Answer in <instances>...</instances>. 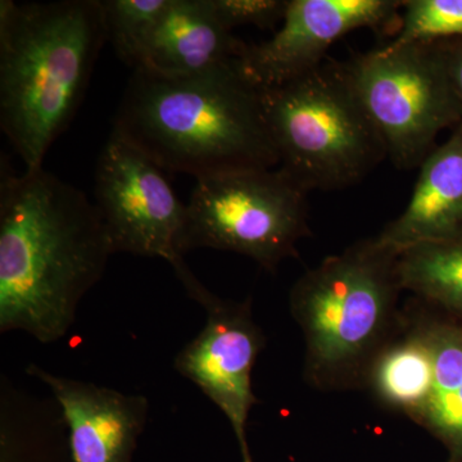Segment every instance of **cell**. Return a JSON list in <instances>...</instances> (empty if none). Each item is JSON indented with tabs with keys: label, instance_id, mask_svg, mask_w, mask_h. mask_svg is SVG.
Wrapping results in <instances>:
<instances>
[{
	"label": "cell",
	"instance_id": "6da1fadb",
	"mask_svg": "<svg viewBox=\"0 0 462 462\" xmlns=\"http://www.w3.org/2000/svg\"><path fill=\"white\" fill-rule=\"evenodd\" d=\"M0 178V333L44 345L74 325L85 294L114 254L102 216L83 191L44 169Z\"/></svg>",
	"mask_w": 462,
	"mask_h": 462
},
{
	"label": "cell",
	"instance_id": "7a4b0ae2",
	"mask_svg": "<svg viewBox=\"0 0 462 462\" xmlns=\"http://www.w3.org/2000/svg\"><path fill=\"white\" fill-rule=\"evenodd\" d=\"M112 133L163 171L197 180L279 166L260 89L239 60L175 78L134 69Z\"/></svg>",
	"mask_w": 462,
	"mask_h": 462
},
{
	"label": "cell",
	"instance_id": "3957f363",
	"mask_svg": "<svg viewBox=\"0 0 462 462\" xmlns=\"http://www.w3.org/2000/svg\"><path fill=\"white\" fill-rule=\"evenodd\" d=\"M106 42L100 0L0 2V126L26 171L74 120Z\"/></svg>",
	"mask_w": 462,
	"mask_h": 462
},
{
	"label": "cell",
	"instance_id": "277c9868",
	"mask_svg": "<svg viewBox=\"0 0 462 462\" xmlns=\"http://www.w3.org/2000/svg\"><path fill=\"white\" fill-rule=\"evenodd\" d=\"M398 254L372 236L294 282L289 307L305 339L303 376L312 388H364L374 360L402 322Z\"/></svg>",
	"mask_w": 462,
	"mask_h": 462
},
{
	"label": "cell",
	"instance_id": "5b68a950",
	"mask_svg": "<svg viewBox=\"0 0 462 462\" xmlns=\"http://www.w3.org/2000/svg\"><path fill=\"white\" fill-rule=\"evenodd\" d=\"M260 94L278 167L309 193L354 187L387 160L348 63L327 58Z\"/></svg>",
	"mask_w": 462,
	"mask_h": 462
},
{
	"label": "cell",
	"instance_id": "8992f818",
	"mask_svg": "<svg viewBox=\"0 0 462 462\" xmlns=\"http://www.w3.org/2000/svg\"><path fill=\"white\" fill-rule=\"evenodd\" d=\"M355 89L398 170L419 169L443 130L462 123L442 42H410L348 60Z\"/></svg>",
	"mask_w": 462,
	"mask_h": 462
},
{
	"label": "cell",
	"instance_id": "52a82bcc",
	"mask_svg": "<svg viewBox=\"0 0 462 462\" xmlns=\"http://www.w3.org/2000/svg\"><path fill=\"white\" fill-rule=\"evenodd\" d=\"M307 196L279 167L199 179L187 205L184 252H234L273 273L312 236Z\"/></svg>",
	"mask_w": 462,
	"mask_h": 462
},
{
	"label": "cell",
	"instance_id": "ba28073f",
	"mask_svg": "<svg viewBox=\"0 0 462 462\" xmlns=\"http://www.w3.org/2000/svg\"><path fill=\"white\" fill-rule=\"evenodd\" d=\"M187 291L206 311V325L175 358V369L193 382L229 420L243 462H254L247 442L249 412L258 402L252 372L264 346L263 330L252 312L251 298L236 302L211 293L184 257L171 264Z\"/></svg>",
	"mask_w": 462,
	"mask_h": 462
},
{
	"label": "cell",
	"instance_id": "9c48e42d",
	"mask_svg": "<svg viewBox=\"0 0 462 462\" xmlns=\"http://www.w3.org/2000/svg\"><path fill=\"white\" fill-rule=\"evenodd\" d=\"M162 169L111 133L96 169L94 205L114 254L158 257L170 264L184 257L187 205L176 197Z\"/></svg>",
	"mask_w": 462,
	"mask_h": 462
},
{
	"label": "cell",
	"instance_id": "30bf717a",
	"mask_svg": "<svg viewBox=\"0 0 462 462\" xmlns=\"http://www.w3.org/2000/svg\"><path fill=\"white\" fill-rule=\"evenodd\" d=\"M401 9L394 0H288L281 29L248 44L240 69L258 89L287 83L324 62L331 45L355 30L396 35Z\"/></svg>",
	"mask_w": 462,
	"mask_h": 462
},
{
	"label": "cell",
	"instance_id": "8fae6325",
	"mask_svg": "<svg viewBox=\"0 0 462 462\" xmlns=\"http://www.w3.org/2000/svg\"><path fill=\"white\" fill-rule=\"evenodd\" d=\"M26 373L44 383L62 409L72 462H133L148 420L147 397L63 378L38 365Z\"/></svg>",
	"mask_w": 462,
	"mask_h": 462
},
{
	"label": "cell",
	"instance_id": "7c38bea8",
	"mask_svg": "<svg viewBox=\"0 0 462 462\" xmlns=\"http://www.w3.org/2000/svg\"><path fill=\"white\" fill-rule=\"evenodd\" d=\"M247 45L221 25L209 0H170L134 69L173 78L202 74L240 60Z\"/></svg>",
	"mask_w": 462,
	"mask_h": 462
},
{
	"label": "cell",
	"instance_id": "4fadbf2b",
	"mask_svg": "<svg viewBox=\"0 0 462 462\" xmlns=\"http://www.w3.org/2000/svg\"><path fill=\"white\" fill-rule=\"evenodd\" d=\"M419 170L409 205L375 236L398 252L462 227V123Z\"/></svg>",
	"mask_w": 462,
	"mask_h": 462
},
{
	"label": "cell",
	"instance_id": "5bb4252c",
	"mask_svg": "<svg viewBox=\"0 0 462 462\" xmlns=\"http://www.w3.org/2000/svg\"><path fill=\"white\" fill-rule=\"evenodd\" d=\"M434 360L420 305L411 298L402 309V322L383 346L365 380L376 402L419 425L430 402Z\"/></svg>",
	"mask_w": 462,
	"mask_h": 462
},
{
	"label": "cell",
	"instance_id": "9a60e30c",
	"mask_svg": "<svg viewBox=\"0 0 462 462\" xmlns=\"http://www.w3.org/2000/svg\"><path fill=\"white\" fill-rule=\"evenodd\" d=\"M416 300V298H415ZM433 349V387L419 425L462 462V322L416 300Z\"/></svg>",
	"mask_w": 462,
	"mask_h": 462
},
{
	"label": "cell",
	"instance_id": "2e32d148",
	"mask_svg": "<svg viewBox=\"0 0 462 462\" xmlns=\"http://www.w3.org/2000/svg\"><path fill=\"white\" fill-rule=\"evenodd\" d=\"M398 275L403 291L462 322V227L401 251Z\"/></svg>",
	"mask_w": 462,
	"mask_h": 462
},
{
	"label": "cell",
	"instance_id": "e0dca14e",
	"mask_svg": "<svg viewBox=\"0 0 462 462\" xmlns=\"http://www.w3.org/2000/svg\"><path fill=\"white\" fill-rule=\"evenodd\" d=\"M170 0H100L107 42L126 65L135 66L149 32Z\"/></svg>",
	"mask_w": 462,
	"mask_h": 462
},
{
	"label": "cell",
	"instance_id": "ac0fdd59",
	"mask_svg": "<svg viewBox=\"0 0 462 462\" xmlns=\"http://www.w3.org/2000/svg\"><path fill=\"white\" fill-rule=\"evenodd\" d=\"M462 39V0L402 2L400 26L388 44Z\"/></svg>",
	"mask_w": 462,
	"mask_h": 462
},
{
	"label": "cell",
	"instance_id": "d6986e66",
	"mask_svg": "<svg viewBox=\"0 0 462 462\" xmlns=\"http://www.w3.org/2000/svg\"><path fill=\"white\" fill-rule=\"evenodd\" d=\"M216 18L225 29L256 26L273 29L284 20L288 0H209Z\"/></svg>",
	"mask_w": 462,
	"mask_h": 462
},
{
	"label": "cell",
	"instance_id": "ffe728a7",
	"mask_svg": "<svg viewBox=\"0 0 462 462\" xmlns=\"http://www.w3.org/2000/svg\"><path fill=\"white\" fill-rule=\"evenodd\" d=\"M447 71L451 79L452 87L462 107V39L443 41Z\"/></svg>",
	"mask_w": 462,
	"mask_h": 462
},
{
	"label": "cell",
	"instance_id": "44dd1931",
	"mask_svg": "<svg viewBox=\"0 0 462 462\" xmlns=\"http://www.w3.org/2000/svg\"><path fill=\"white\" fill-rule=\"evenodd\" d=\"M447 462H452V461H447Z\"/></svg>",
	"mask_w": 462,
	"mask_h": 462
}]
</instances>
